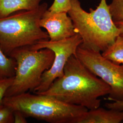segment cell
Instances as JSON below:
<instances>
[{
	"mask_svg": "<svg viewBox=\"0 0 123 123\" xmlns=\"http://www.w3.org/2000/svg\"><path fill=\"white\" fill-rule=\"evenodd\" d=\"M110 90L109 85L73 55L67 62L61 77L56 79L46 91L37 93L91 110L100 107L99 98L108 95Z\"/></svg>",
	"mask_w": 123,
	"mask_h": 123,
	"instance_id": "cell-1",
	"label": "cell"
},
{
	"mask_svg": "<svg viewBox=\"0 0 123 123\" xmlns=\"http://www.w3.org/2000/svg\"><path fill=\"white\" fill-rule=\"evenodd\" d=\"M68 14L73 21L76 33L82 39L80 46L84 49L102 53L120 35L114 22L106 0H101L95 10L88 12L83 9L79 0H70Z\"/></svg>",
	"mask_w": 123,
	"mask_h": 123,
	"instance_id": "cell-2",
	"label": "cell"
},
{
	"mask_svg": "<svg viewBox=\"0 0 123 123\" xmlns=\"http://www.w3.org/2000/svg\"><path fill=\"white\" fill-rule=\"evenodd\" d=\"M3 105L12 110L19 111L26 117L50 123H77L88 110L72 105L57 98L29 92L5 97Z\"/></svg>",
	"mask_w": 123,
	"mask_h": 123,
	"instance_id": "cell-3",
	"label": "cell"
},
{
	"mask_svg": "<svg viewBox=\"0 0 123 123\" xmlns=\"http://www.w3.org/2000/svg\"><path fill=\"white\" fill-rule=\"evenodd\" d=\"M48 9V5L43 3L34 10L21 11L0 18V48L6 54L9 56L16 49L49 40L48 32L40 25Z\"/></svg>",
	"mask_w": 123,
	"mask_h": 123,
	"instance_id": "cell-4",
	"label": "cell"
},
{
	"mask_svg": "<svg viewBox=\"0 0 123 123\" xmlns=\"http://www.w3.org/2000/svg\"><path fill=\"white\" fill-rule=\"evenodd\" d=\"M16 61L17 68L12 84L5 97L33 92L41 82L44 72L52 65L55 57L53 51L48 49L35 50L24 47L13 51L9 55Z\"/></svg>",
	"mask_w": 123,
	"mask_h": 123,
	"instance_id": "cell-5",
	"label": "cell"
},
{
	"mask_svg": "<svg viewBox=\"0 0 123 123\" xmlns=\"http://www.w3.org/2000/svg\"><path fill=\"white\" fill-rule=\"evenodd\" d=\"M76 56L94 74L109 85L110 101L123 100V64H118L106 59L101 52L84 49L80 45Z\"/></svg>",
	"mask_w": 123,
	"mask_h": 123,
	"instance_id": "cell-6",
	"label": "cell"
},
{
	"mask_svg": "<svg viewBox=\"0 0 123 123\" xmlns=\"http://www.w3.org/2000/svg\"><path fill=\"white\" fill-rule=\"evenodd\" d=\"M82 42L80 36L76 33L70 37L60 41H42L30 47L35 50L49 49L53 51L55 55L52 65L43 73L40 84L34 90V93L46 91L56 79L61 77L67 62L71 56L76 55L77 50Z\"/></svg>",
	"mask_w": 123,
	"mask_h": 123,
	"instance_id": "cell-7",
	"label": "cell"
},
{
	"mask_svg": "<svg viewBox=\"0 0 123 123\" xmlns=\"http://www.w3.org/2000/svg\"><path fill=\"white\" fill-rule=\"evenodd\" d=\"M40 25L47 30L51 41H60L76 34L73 21L66 12L48 9L40 20Z\"/></svg>",
	"mask_w": 123,
	"mask_h": 123,
	"instance_id": "cell-8",
	"label": "cell"
},
{
	"mask_svg": "<svg viewBox=\"0 0 123 123\" xmlns=\"http://www.w3.org/2000/svg\"><path fill=\"white\" fill-rule=\"evenodd\" d=\"M123 121V110H105L98 107L88 110L77 123H119Z\"/></svg>",
	"mask_w": 123,
	"mask_h": 123,
	"instance_id": "cell-9",
	"label": "cell"
},
{
	"mask_svg": "<svg viewBox=\"0 0 123 123\" xmlns=\"http://www.w3.org/2000/svg\"><path fill=\"white\" fill-rule=\"evenodd\" d=\"M42 0H0V18L21 11L37 8Z\"/></svg>",
	"mask_w": 123,
	"mask_h": 123,
	"instance_id": "cell-10",
	"label": "cell"
},
{
	"mask_svg": "<svg viewBox=\"0 0 123 123\" xmlns=\"http://www.w3.org/2000/svg\"><path fill=\"white\" fill-rule=\"evenodd\" d=\"M106 59L118 64H123V36L119 35L114 42L101 53Z\"/></svg>",
	"mask_w": 123,
	"mask_h": 123,
	"instance_id": "cell-11",
	"label": "cell"
},
{
	"mask_svg": "<svg viewBox=\"0 0 123 123\" xmlns=\"http://www.w3.org/2000/svg\"><path fill=\"white\" fill-rule=\"evenodd\" d=\"M16 68V61L6 54L0 48V77H13L15 74Z\"/></svg>",
	"mask_w": 123,
	"mask_h": 123,
	"instance_id": "cell-12",
	"label": "cell"
},
{
	"mask_svg": "<svg viewBox=\"0 0 123 123\" xmlns=\"http://www.w3.org/2000/svg\"><path fill=\"white\" fill-rule=\"evenodd\" d=\"M109 6L114 22H123V0H112Z\"/></svg>",
	"mask_w": 123,
	"mask_h": 123,
	"instance_id": "cell-13",
	"label": "cell"
},
{
	"mask_svg": "<svg viewBox=\"0 0 123 123\" xmlns=\"http://www.w3.org/2000/svg\"><path fill=\"white\" fill-rule=\"evenodd\" d=\"M70 8V0H54L48 9L54 12H63L68 13Z\"/></svg>",
	"mask_w": 123,
	"mask_h": 123,
	"instance_id": "cell-14",
	"label": "cell"
},
{
	"mask_svg": "<svg viewBox=\"0 0 123 123\" xmlns=\"http://www.w3.org/2000/svg\"><path fill=\"white\" fill-rule=\"evenodd\" d=\"M14 77H0V107L3 105V100L7 90L12 84Z\"/></svg>",
	"mask_w": 123,
	"mask_h": 123,
	"instance_id": "cell-15",
	"label": "cell"
},
{
	"mask_svg": "<svg viewBox=\"0 0 123 123\" xmlns=\"http://www.w3.org/2000/svg\"><path fill=\"white\" fill-rule=\"evenodd\" d=\"M14 123L13 111L3 105L0 107V123Z\"/></svg>",
	"mask_w": 123,
	"mask_h": 123,
	"instance_id": "cell-16",
	"label": "cell"
},
{
	"mask_svg": "<svg viewBox=\"0 0 123 123\" xmlns=\"http://www.w3.org/2000/svg\"><path fill=\"white\" fill-rule=\"evenodd\" d=\"M112 103H108L105 104L106 107L109 109H113L115 110L123 111V101H113Z\"/></svg>",
	"mask_w": 123,
	"mask_h": 123,
	"instance_id": "cell-17",
	"label": "cell"
},
{
	"mask_svg": "<svg viewBox=\"0 0 123 123\" xmlns=\"http://www.w3.org/2000/svg\"><path fill=\"white\" fill-rule=\"evenodd\" d=\"M14 123H26V117L19 111H14Z\"/></svg>",
	"mask_w": 123,
	"mask_h": 123,
	"instance_id": "cell-18",
	"label": "cell"
},
{
	"mask_svg": "<svg viewBox=\"0 0 123 123\" xmlns=\"http://www.w3.org/2000/svg\"><path fill=\"white\" fill-rule=\"evenodd\" d=\"M120 30V35L123 36V22H119L115 23Z\"/></svg>",
	"mask_w": 123,
	"mask_h": 123,
	"instance_id": "cell-19",
	"label": "cell"
}]
</instances>
